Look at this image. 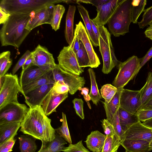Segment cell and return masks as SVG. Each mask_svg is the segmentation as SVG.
<instances>
[{"instance_id": "cell-1", "label": "cell", "mask_w": 152, "mask_h": 152, "mask_svg": "<svg viewBox=\"0 0 152 152\" xmlns=\"http://www.w3.org/2000/svg\"><path fill=\"white\" fill-rule=\"evenodd\" d=\"M51 122L42 106L29 108L21 123L20 131L42 142H51L55 139L56 133Z\"/></svg>"}, {"instance_id": "cell-2", "label": "cell", "mask_w": 152, "mask_h": 152, "mask_svg": "<svg viewBox=\"0 0 152 152\" xmlns=\"http://www.w3.org/2000/svg\"><path fill=\"white\" fill-rule=\"evenodd\" d=\"M30 13L11 15L0 30L1 46L11 45L19 48L31 32L26 28Z\"/></svg>"}, {"instance_id": "cell-3", "label": "cell", "mask_w": 152, "mask_h": 152, "mask_svg": "<svg viewBox=\"0 0 152 152\" xmlns=\"http://www.w3.org/2000/svg\"><path fill=\"white\" fill-rule=\"evenodd\" d=\"M132 0H121L107 23L109 31L115 37L124 35L129 32L132 22Z\"/></svg>"}, {"instance_id": "cell-4", "label": "cell", "mask_w": 152, "mask_h": 152, "mask_svg": "<svg viewBox=\"0 0 152 152\" xmlns=\"http://www.w3.org/2000/svg\"><path fill=\"white\" fill-rule=\"evenodd\" d=\"M65 2L62 0H2L0 7L10 15L36 12L52 4Z\"/></svg>"}, {"instance_id": "cell-5", "label": "cell", "mask_w": 152, "mask_h": 152, "mask_svg": "<svg viewBox=\"0 0 152 152\" xmlns=\"http://www.w3.org/2000/svg\"><path fill=\"white\" fill-rule=\"evenodd\" d=\"M99 28L100 33L99 50L103 61L102 71L104 74H108L115 66L118 69L121 62L118 60L114 53L110 33L104 26Z\"/></svg>"}, {"instance_id": "cell-6", "label": "cell", "mask_w": 152, "mask_h": 152, "mask_svg": "<svg viewBox=\"0 0 152 152\" xmlns=\"http://www.w3.org/2000/svg\"><path fill=\"white\" fill-rule=\"evenodd\" d=\"M142 60V58H139L133 56L125 61L121 62L118 66V74L113 82V86L118 89L124 88L140 70V64Z\"/></svg>"}, {"instance_id": "cell-7", "label": "cell", "mask_w": 152, "mask_h": 152, "mask_svg": "<svg viewBox=\"0 0 152 152\" xmlns=\"http://www.w3.org/2000/svg\"><path fill=\"white\" fill-rule=\"evenodd\" d=\"M5 76L4 83L0 89V109L9 103L18 102V94L22 92L17 75L10 73Z\"/></svg>"}, {"instance_id": "cell-8", "label": "cell", "mask_w": 152, "mask_h": 152, "mask_svg": "<svg viewBox=\"0 0 152 152\" xmlns=\"http://www.w3.org/2000/svg\"><path fill=\"white\" fill-rule=\"evenodd\" d=\"M52 70L55 82L64 83L68 86L69 92L71 95L74 94L78 90H81L85 84L84 77L67 72L58 64H56Z\"/></svg>"}, {"instance_id": "cell-9", "label": "cell", "mask_w": 152, "mask_h": 152, "mask_svg": "<svg viewBox=\"0 0 152 152\" xmlns=\"http://www.w3.org/2000/svg\"><path fill=\"white\" fill-rule=\"evenodd\" d=\"M29 108L18 102L9 103L0 109V125L23 121Z\"/></svg>"}, {"instance_id": "cell-10", "label": "cell", "mask_w": 152, "mask_h": 152, "mask_svg": "<svg viewBox=\"0 0 152 152\" xmlns=\"http://www.w3.org/2000/svg\"><path fill=\"white\" fill-rule=\"evenodd\" d=\"M57 58L58 65L66 71L79 76L84 72L79 66L76 54L69 45L64 47Z\"/></svg>"}, {"instance_id": "cell-11", "label": "cell", "mask_w": 152, "mask_h": 152, "mask_svg": "<svg viewBox=\"0 0 152 152\" xmlns=\"http://www.w3.org/2000/svg\"><path fill=\"white\" fill-rule=\"evenodd\" d=\"M141 106L140 91L122 89L120 98V107L132 113H136Z\"/></svg>"}, {"instance_id": "cell-12", "label": "cell", "mask_w": 152, "mask_h": 152, "mask_svg": "<svg viewBox=\"0 0 152 152\" xmlns=\"http://www.w3.org/2000/svg\"><path fill=\"white\" fill-rule=\"evenodd\" d=\"M75 31L83 42L88 53L90 59V67H97L100 64L99 59L94 51L86 28L81 21L76 24Z\"/></svg>"}, {"instance_id": "cell-13", "label": "cell", "mask_w": 152, "mask_h": 152, "mask_svg": "<svg viewBox=\"0 0 152 152\" xmlns=\"http://www.w3.org/2000/svg\"><path fill=\"white\" fill-rule=\"evenodd\" d=\"M32 64L40 68L52 69L56 66L53 55L45 47L38 45L32 52Z\"/></svg>"}, {"instance_id": "cell-14", "label": "cell", "mask_w": 152, "mask_h": 152, "mask_svg": "<svg viewBox=\"0 0 152 152\" xmlns=\"http://www.w3.org/2000/svg\"><path fill=\"white\" fill-rule=\"evenodd\" d=\"M55 4H52L36 12L30 13L31 18L26 28L31 31L35 27L44 24H50Z\"/></svg>"}, {"instance_id": "cell-15", "label": "cell", "mask_w": 152, "mask_h": 152, "mask_svg": "<svg viewBox=\"0 0 152 152\" xmlns=\"http://www.w3.org/2000/svg\"><path fill=\"white\" fill-rule=\"evenodd\" d=\"M53 84L45 85L25 94L24 95L25 102L29 108L42 106L43 100L52 88Z\"/></svg>"}, {"instance_id": "cell-16", "label": "cell", "mask_w": 152, "mask_h": 152, "mask_svg": "<svg viewBox=\"0 0 152 152\" xmlns=\"http://www.w3.org/2000/svg\"><path fill=\"white\" fill-rule=\"evenodd\" d=\"M121 1L109 0L107 3L96 8L97 15L92 20L98 27L104 26L107 24Z\"/></svg>"}, {"instance_id": "cell-17", "label": "cell", "mask_w": 152, "mask_h": 152, "mask_svg": "<svg viewBox=\"0 0 152 152\" xmlns=\"http://www.w3.org/2000/svg\"><path fill=\"white\" fill-rule=\"evenodd\" d=\"M128 139L144 140L150 142L152 139V128L144 125L139 121L124 132L123 139Z\"/></svg>"}, {"instance_id": "cell-18", "label": "cell", "mask_w": 152, "mask_h": 152, "mask_svg": "<svg viewBox=\"0 0 152 152\" xmlns=\"http://www.w3.org/2000/svg\"><path fill=\"white\" fill-rule=\"evenodd\" d=\"M68 92L62 94L56 93L52 88L43 100L42 107L47 116L54 112L58 106L68 96Z\"/></svg>"}, {"instance_id": "cell-19", "label": "cell", "mask_w": 152, "mask_h": 152, "mask_svg": "<svg viewBox=\"0 0 152 152\" xmlns=\"http://www.w3.org/2000/svg\"><path fill=\"white\" fill-rule=\"evenodd\" d=\"M106 135L98 130L92 131L85 141L87 147L93 152H101L102 150Z\"/></svg>"}, {"instance_id": "cell-20", "label": "cell", "mask_w": 152, "mask_h": 152, "mask_svg": "<svg viewBox=\"0 0 152 152\" xmlns=\"http://www.w3.org/2000/svg\"><path fill=\"white\" fill-rule=\"evenodd\" d=\"M50 70L51 69L32 65L24 71L20 78L19 83L21 87L34 81Z\"/></svg>"}, {"instance_id": "cell-21", "label": "cell", "mask_w": 152, "mask_h": 152, "mask_svg": "<svg viewBox=\"0 0 152 152\" xmlns=\"http://www.w3.org/2000/svg\"><path fill=\"white\" fill-rule=\"evenodd\" d=\"M149 142L146 140L134 139H123L121 145L126 150L131 152H148L150 151Z\"/></svg>"}, {"instance_id": "cell-22", "label": "cell", "mask_w": 152, "mask_h": 152, "mask_svg": "<svg viewBox=\"0 0 152 152\" xmlns=\"http://www.w3.org/2000/svg\"><path fill=\"white\" fill-rule=\"evenodd\" d=\"M52 70L31 83L23 86L21 87V93L24 96L26 93L45 85L54 84L55 82L53 80Z\"/></svg>"}, {"instance_id": "cell-23", "label": "cell", "mask_w": 152, "mask_h": 152, "mask_svg": "<svg viewBox=\"0 0 152 152\" xmlns=\"http://www.w3.org/2000/svg\"><path fill=\"white\" fill-rule=\"evenodd\" d=\"M122 89L118 90L111 101L107 104L102 101L107 117V119L111 124L120 107V98Z\"/></svg>"}, {"instance_id": "cell-24", "label": "cell", "mask_w": 152, "mask_h": 152, "mask_svg": "<svg viewBox=\"0 0 152 152\" xmlns=\"http://www.w3.org/2000/svg\"><path fill=\"white\" fill-rule=\"evenodd\" d=\"M21 124L19 122H13L0 125V145L17 135Z\"/></svg>"}, {"instance_id": "cell-25", "label": "cell", "mask_w": 152, "mask_h": 152, "mask_svg": "<svg viewBox=\"0 0 152 152\" xmlns=\"http://www.w3.org/2000/svg\"><path fill=\"white\" fill-rule=\"evenodd\" d=\"M77 7L85 24L86 31L92 45L96 47L99 46V41L97 39L93 30L91 19L88 11L80 4Z\"/></svg>"}, {"instance_id": "cell-26", "label": "cell", "mask_w": 152, "mask_h": 152, "mask_svg": "<svg viewBox=\"0 0 152 152\" xmlns=\"http://www.w3.org/2000/svg\"><path fill=\"white\" fill-rule=\"evenodd\" d=\"M41 147L37 152H64L62 150L67 144L66 141L56 133L55 139L51 142H42Z\"/></svg>"}, {"instance_id": "cell-27", "label": "cell", "mask_w": 152, "mask_h": 152, "mask_svg": "<svg viewBox=\"0 0 152 152\" xmlns=\"http://www.w3.org/2000/svg\"><path fill=\"white\" fill-rule=\"evenodd\" d=\"M118 113L120 124L124 133L132 126L140 121L136 113H130L120 107Z\"/></svg>"}, {"instance_id": "cell-28", "label": "cell", "mask_w": 152, "mask_h": 152, "mask_svg": "<svg viewBox=\"0 0 152 152\" xmlns=\"http://www.w3.org/2000/svg\"><path fill=\"white\" fill-rule=\"evenodd\" d=\"M76 9L75 6L69 5L66 16L64 34L66 40L69 45L71 44L74 37L73 22Z\"/></svg>"}, {"instance_id": "cell-29", "label": "cell", "mask_w": 152, "mask_h": 152, "mask_svg": "<svg viewBox=\"0 0 152 152\" xmlns=\"http://www.w3.org/2000/svg\"><path fill=\"white\" fill-rule=\"evenodd\" d=\"M18 138L20 152H35L37 148L36 139L27 134L21 135Z\"/></svg>"}, {"instance_id": "cell-30", "label": "cell", "mask_w": 152, "mask_h": 152, "mask_svg": "<svg viewBox=\"0 0 152 152\" xmlns=\"http://www.w3.org/2000/svg\"><path fill=\"white\" fill-rule=\"evenodd\" d=\"M88 71L91 83V91L89 94L93 104L97 106L98 103L102 99V96L98 88L94 71L91 68L88 69Z\"/></svg>"}, {"instance_id": "cell-31", "label": "cell", "mask_w": 152, "mask_h": 152, "mask_svg": "<svg viewBox=\"0 0 152 152\" xmlns=\"http://www.w3.org/2000/svg\"><path fill=\"white\" fill-rule=\"evenodd\" d=\"M147 2L146 0H132L131 14L133 23H137L140 16L144 12Z\"/></svg>"}, {"instance_id": "cell-32", "label": "cell", "mask_w": 152, "mask_h": 152, "mask_svg": "<svg viewBox=\"0 0 152 152\" xmlns=\"http://www.w3.org/2000/svg\"><path fill=\"white\" fill-rule=\"evenodd\" d=\"M141 96V106L152 97V73H148L146 83L140 90Z\"/></svg>"}, {"instance_id": "cell-33", "label": "cell", "mask_w": 152, "mask_h": 152, "mask_svg": "<svg viewBox=\"0 0 152 152\" xmlns=\"http://www.w3.org/2000/svg\"><path fill=\"white\" fill-rule=\"evenodd\" d=\"M65 10L64 7L60 4L54 6L50 25L52 29L56 31L60 28L61 20Z\"/></svg>"}, {"instance_id": "cell-34", "label": "cell", "mask_w": 152, "mask_h": 152, "mask_svg": "<svg viewBox=\"0 0 152 152\" xmlns=\"http://www.w3.org/2000/svg\"><path fill=\"white\" fill-rule=\"evenodd\" d=\"M80 47L76 53L77 59L79 66L81 68L90 67L89 57L82 42L80 40Z\"/></svg>"}, {"instance_id": "cell-35", "label": "cell", "mask_w": 152, "mask_h": 152, "mask_svg": "<svg viewBox=\"0 0 152 152\" xmlns=\"http://www.w3.org/2000/svg\"><path fill=\"white\" fill-rule=\"evenodd\" d=\"M10 55L9 51L0 54V77L4 76L12 64V60L10 58Z\"/></svg>"}, {"instance_id": "cell-36", "label": "cell", "mask_w": 152, "mask_h": 152, "mask_svg": "<svg viewBox=\"0 0 152 152\" xmlns=\"http://www.w3.org/2000/svg\"><path fill=\"white\" fill-rule=\"evenodd\" d=\"M121 141L116 136H106L104 144L101 152H115L117 151Z\"/></svg>"}, {"instance_id": "cell-37", "label": "cell", "mask_w": 152, "mask_h": 152, "mask_svg": "<svg viewBox=\"0 0 152 152\" xmlns=\"http://www.w3.org/2000/svg\"><path fill=\"white\" fill-rule=\"evenodd\" d=\"M62 125L61 127L55 129L56 132L69 144H71L72 139L68 129L66 115L63 112L62 113Z\"/></svg>"}, {"instance_id": "cell-38", "label": "cell", "mask_w": 152, "mask_h": 152, "mask_svg": "<svg viewBox=\"0 0 152 152\" xmlns=\"http://www.w3.org/2000/svg\"><path fill=\"white\" fill-rule=\"evenodd\" d=\"M118 90V89L110 84H107L102 87L100 91L101 96L105 100V102L109 103L112 99Z\"/></svg>"}, {"instance_id": "cell-39", "label": "cell", "mask_w": 152, "mask_h": 152, "mask_svg": "<svg viewBox=\"0 0 152 152\" xmlns=\"http://www.w3.org/2000/svg\"><path fill=\"white\" fill-rule=\"evenodd\" d=\"M142 20L137 23L140 28H143L152 21V6L145 9Z\"/></svg>"}, {"instance_id": "cell-40", "label": "cell", "mask_w": 152, "mask_h": 152, "mask_svg": "<svg viewBox=\"0 0 152 152\" xmlns=\"http://www.w3.org/2000/svg\"><path fill=\"white\" fill-rule=\"evenodd\" d=\"M62 151L64 152H90L84 146L82 140L75 144H69L68 147H65Z\"/></svg>"}, {"instance_id": "cell-41", "label": "cell", "mask_w": 152, "mask_h": 152, "mask_svg": "<svg viewBox=\"0 0 152 152\" xmlns=\"http://www.w3.org/2000/svg\"><path fill=\"white\" fill-rule=\"evenodd\" d=\"M101 121L104 132L106 136H115L119 139L112 124H110L107 119H104Z\"/></svg>"}, {"instance_id": "cell-42", "label": "cell", "mask_w": 152, "mask_h": 152, "mask_svg": "<svg viewBox=\"0 0 152 152\" xmlns=\"http://www.w3.org/2000/svg\"><path fill=\"white\" fill-rule=\"evenodd\" d=\"M111 124L113 126L116 134L121 142L123 139L124 133L122 129L120 124L118 110Z\"/></svg>"}, {"instance_id": "cell-43", "label": "cell", "mask_w": 152, "mask_h": 152, "mask_svg": "<svg viewBox=\"0 0 152 152\" xmlns=\"http://www.w3.org/2000/svg\"><path fill=\"white\" fill-rule=\"evenodd\" d=\"M77 114L82 119L84 118L83 113V102L81 99L75 98L72 101Z\"/></svg>"}, {"instance_id": "cell-44", "label": "cell", "mask_w": 152, "mask_h": 152, "mask_svg": "<svg viewBox=\"0 0 152 152\" xmlns=\"http://www.w3.org/2000/svg\"><path fill=\"white\" fill-rule=\"evenodd\" d=\"M136 114L139 120L144 122L152 118V110L139 109Z\"/></svg>"}, {"instance_id": "cell-45", "label": "cell", "mask_w": 152, "mask_h": 152, "mask_svg": "<svg viewBox=\"0 0 152 152\" xmlns=\"http://www.w3.org/2000/svg\"><path fill=\"white\" fill-rule=\"evenodd\" d=\"M53 89L55 93L62 94L69 92L68 86L62 82L57 81L54 84Z\"/></svg>"}, {"instance_id": "cell-46", "label": "cell", "mask_w": 152, "mask_h": 152, "mask_svg": "<svg viewBox=\"0 0 152 152\" xmlns=\"http://www.w3.org/2000/svg\"><path fill=\"white\" fill-rule=\"evenodd\" d=\"M31 53V52L28 50L21 57L12 69V74L13 75H15L18 70L22 66Z\"/></svg>"}, {"instance_id": "cell-47", "label": "cell", "mask_w": 152, "mask_h": 152, "mask_svg": "<svg viewBox=\"0 0 152 152\" xmlns=\"http://www.w3.org/2000/svg\"><path fill=\"white\" fill-rule=\"evenodd\" d=\"M16 139L13 137L0 145V152H10L12 151Z\"/></svg>"}, {"instance_id": "cell-48", "label": "cell", "mask_w": 152, "mask_h": 152, "mask_svg": "<svg viewBox=\"0 0 152 152\" xmlns=\"http://www.w3.org/2000/svg\"><path fill=\"white\" fill-rule=\"evenodd\" d=\"M109 0H77V3H83L87 4H91L96 6V8L102 6L107 3Z\"/></svg>"}, {"instance_id": "cell-49", "label": "cell", "mask_w": 152, "mask_h": 152, "mask_svg": "<svg viewBox=\"0 0 152 152\" xmlns=\"http://www.w3.org/2000/svg\"><path fill=\"white\" fill-rule=\"evenodd\" d=\"M69 45L72 49L75 54L77 52L79 49L80 47V39L75 31L74 32L73 39L71 44Z\"/></svg>"}, {"instance_id": "cell-50", "label": "cell", "mask_w": 152, "mask_h": 152, "mask_svg": "<svg viewBox=\"0 0 152 152\" xmlns=\"http://www.w3.org/2000/svg\"><path fill=\"white\" fill-rule=\"evenodd\" d=\"M11 15L4 9L0 7V24H4L9 19Z\"/></svg>"}, {"instance_id": "cell-51", "label": "cell", "mask_w": 152, "mask_h": 152, "mask_svg": "<svg viewBox=\"0 0 152 152\" xmlns=\"http://www.w3.org/2000/svg\"><path fill=\"white\" fill-rule=\"evenodd\" d=\"M81 90V94L83 95L84 99L87 102L88 107L90 109H91V107L89 102V101L91 99L89 94H88V89L86 87H83L82 88Z\"/></svg>"}, {"instance_id": "cell-52", "label": "cell", "mask_w": 152, "mask_h": 152, "mask_svg": "<svg viewBox=\"0 0 152 152\" xmlns=\"http://www.w3.org/2000/svg\"><path fill=\"white\" fill-rule=\"evenodd\" d=\"M152 57V46L147 53L142 58V60L140 62V69Z\"/></svg>"}, {"instance_id": "cell-53", "label": "cell", "mask_w": 152, "mask_h": 152, "mask_svg": "<svg viewBox=\"0 0 152 152\" xmlns=\"http://www.w3.org/2000/svg\"><path fill=\"white\" fill-rule=\"evenodd\" d=\"M32 65H33L32 57L31 53V54L28 57L25 63L22 66V70L20 74V77L22 76L24 71Z\"/></svg>"}, {"instance_id": "cell-54", "label": "cell", "mask_w": 152, "mask_h": 152, "mask_svg": "<svg viewBox=\"0 0 152 152\" xmlns=\"http://www.w3.org/2000/svg\"><path fill=\"white\" fill-rule=\"evenodd\" d=\"M92 27L93 31L97 39L99 40L100 36V33L99 28L94 23L92 19H91Z\"/></svg>"}, {"instance_id": "cell-55", "label": "cell", "mask_w": 152, "mask_h": 152, "mask_svg": "<svg viewBox=\"0 0 152 152\" xmlns=\"http://www.w3.org/2000/svg\"><path fill=\"white\" fill-rule=\"evenodd\" d=\"M149 26L144 32L146 37L152 40V21L149 23Z\"/></svg>"}, {"instance_id": "cell-56", "label": "cell", "mask_w": 152, "mask_h": 152, "mask_svg": "<svg viewBox=\"0 0 152 152\" xmlns=\"http://www.w3.org/2000/svg\"><path fill=\"white\" fill-rule=\"evenodd\" d=\"M140 109L152 110V97L148 101L142 105L139 109Z\"/></svg>"}, {"instance_id": "cell-57", "label": "cell", "mask_w": 152, "mask_h": 152, "mask_svg": "<svg viewBox=\"0 0 152 152\" xmlns=\"http://www.w3.org/2000/svg\"><path fill=\"white\" fill-rule=\"evenodd\" d=\"M142 123L144 125L152 128V118L143 122Z\"/></svg>"}, {"instance_id": "cell-58", "label": "cell", "mask_w": 152, "mask_h": 152, "mask_svg": "<svg viewBox=\"0 0 152 152\" xmlns=\"http://www.w3.org/2000/svg\"><path fill=\"white\" fill-rule=\"evenodd\" d=\"M5 80V75L2 77H0V89L2 86Z\"/></svg>"}, {"instance_id": "cell-59", "label": "cell", "mask_w": 152, "mask_h": 152, "mask_svg": "<svg viewBox=\"0 0 152 152\" xmlns=\"http://www.w3.org/2000/svg\"><path fill=\"white\" fill-rule=\"evenodd\" d=\"M149 146L150 148V151H151L152 150V139L149 143Z\"/></svg>"}, {"instance_id": "cell-60", "label": "cell", "mask_w": 152, "mask_h": 152, "mask_svg": "<svg viewBox=\"0 0 152 152\" xmlns=\"http://www.w3.org/2000/svg\"><path fill=\"white\" fill-rule=\"evenodd\" d=\"M125 152H129V151L126 150Z\"/></svg>"}, {"instance_id": "cell-61", "label": "cell", "mask_w": 152, "mask_h": 152, "mask_svg": "<svg viewBox=\"0 0 152 152\" xmlns=\"http://www.w3.org/2000/svg\"><path fill=\"white\" fill-rule=\"evenodd\" d=\"M115 152H117V151H116Z\"/></svg>"}]
</instances>
